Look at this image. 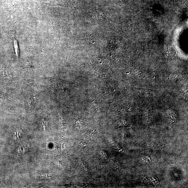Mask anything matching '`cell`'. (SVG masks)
<instances>
[{"mask_svg": "<svg viewBox=\"0 0 188 188\" xmlns=\"http://www.w3.org/2000/svg\"><path fill=\"white\" fill-rule=\"evenodd\" d=\"M14 44L16 55L17 58H18L19 54V50L18 44L17 41L16 39H14Z\"/></svg>", "mask_w": 188, "mask_h": 188, "instance_id": "cell-1", "label": "cell"}]
</instances>
